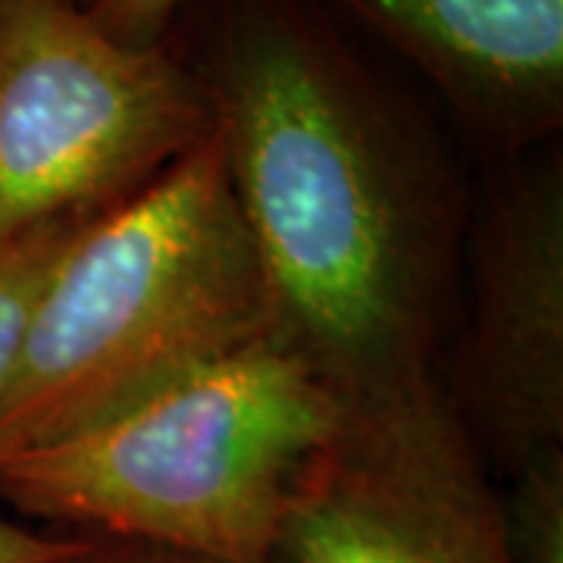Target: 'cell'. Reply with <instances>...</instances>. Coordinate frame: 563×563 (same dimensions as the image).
<instances>
[{
    "label": "cell",
    "mask_w": 563,
    "mask_h": 563,
    "mask_svg": "<svg viewBox=\"0 0 563 563\" xmlns=\"http://www.w3.org/2000/svg\"><path fill=\"white\" fill-rule=\"evenodd\" d=\"M439 88L504 157L563 122V0H332Z\"/></svg>",
    "instance_id": "7"
},
{
    "label": "cell",
    "mask_w": 563,
    "mask_h": 563,
    "mask_svg": "<svg viewBox=\"0 0 563 563\" xmlns=\"http://www.w3.org/2000/svg\"><path fill=\"white\" fill-rule=\"evenodd\" d=\"M57 563H217L185 554L173 548L144 542H125V539H103V536H73L69 551Z\"/></svg>",
    "instance_id": "11"
},
{
    "label": "cell",
    "mask_w": 563,
    "mask_h": 563,
    "mask_svg": "<svg viewBox=\"0 0 563 563\" xmlns=\"http://www.w3.org/2000/svg\"><path fill=\"white\" fill-rule=\"evenodd\" d=\"M95 217H60L0 239V401L13 383L32 322L57 266Z\"/></svg>",
    "instance_id": "8"
},
{
    "label": "cell",
    "mask_w": 563,
    "mask_h": 563,
    "mask_svg": "<svg viewBox=\"0 0 563 563\" xmlns=\"http://www.w3.org/2000/svg\"><path fill=\"white\" fill-rule=\"evenodd\" d=\"M501 488L517 563H563V451L523 463Z\"/></svg>",
    "instance_id": "9"
},
{
    "label": "cell",
    "mask_w": 563,
    "mask_h": 563,
    "mask_svg": "<svg viewBox=\"0 0 563 563\" xmlns=\"http://www.w3.org/2000/svg\"><path fill=\"white\" fill-rule=\"evenodd\" d=\"M191 66L273 335L344 401L432 376L457 220L420 122L313 0H217Z\"/></svg>",
    "instance_id": "1"
},
{
    "label": "cell",
    "mask_w": 563,
    "mask_h": 563,
    "mask_svg": "<svg viewBox=\"0 0 563 563\" xmlns=\"http://www.w3.org/2000/svg\"><path fill=\"white\" fill-rule=\"evenodd\" d=\"M344 398L263 335L125 410L0 463V501L69 536L276 563L288 498Z\"/></svg>",
    "instance_id": "3"
},
{
    "label": "cell",
    "mask_w": 563,
    "mask_h": 563,
    "mask_svg": "<svg viewBox=\"0 0 563 563\" xmlns=\"http://www.w3.org/2000/svg\"><path fill=\"white\" fill-rule=\"evenodd\" d=\"M213 132L195 66L110 38L79 0H0V239L98 217Z\"/></svg>",
    "instance_id": "4"
},
{
    "label": "cell",
    "mask_w": 563,
    "mask_h": 563,
    "mask_svg": "<svg viewBox=\"0 0 563 563\" xmlns=\"http://www.w3.org/2000/svg\"><path fill=\"white\" fill-rule=\"evenodd\" d=\"M276 563H517L501 485L435 373L344 401L288 498Z\"/></svg>",
    "instance_id": "5"
},
{
    "label": "cell",
    "mask_w": 563,
    "mask_h": 563,
    "mask_svg": "<svg viewBox=\"0 0 563 563\" xmlns=\"http://www.w3.org/2000/svg\"><path fill=\"white\" fill-rule=\"evenodd\" d=\"M85 13L110 38L129 47H157L169 41L176 16L188 0H79Z\"/></svg>",
    "instance_id": "10"
},
{
    "label": "cell",
    "mask_w": 563,
    "mask_h": 563,
    "mask_svg": "<svg viewBox=\"0 0 563 563\" xmlns=\"http://www.w3.org/2000/svg\"><path fill=\"white\" fill-rule=\"evenodd\" d=\"M470 313L451 395L510 476L563 451V163L510 157L470 229Z\"/></svg>",
    "instance_id": "6"
},
{
    "label": "cell",
    "mask_w": 563,
    "mask_h": 563,
    "mask_svg": "<svg viewBox=\"0 0 563 563\" xmlns=\"http://www.w3.org/2000/svg\"><path fill=\"white\" fill-rule=\"evenodd\" d=\"M273 335L217 132L79 232L0 401V463Z\"/></svg>",
    "instance_id": "2"
},
{
    "label": "cell",
    "mask_w": 563,
    "mask_h": 563,
    "mask_svg": "<svg viewBox=\"0 0 563 563\" xmlns=\"http://www.w3.org/2000/svg\"><path fill=\"white\" fill-rule=\"evenodd\" d=\"M69 544V532H38L0 517V563H57Z\"/></svg>",
    "instance_id": "12"
}]
</instances>
